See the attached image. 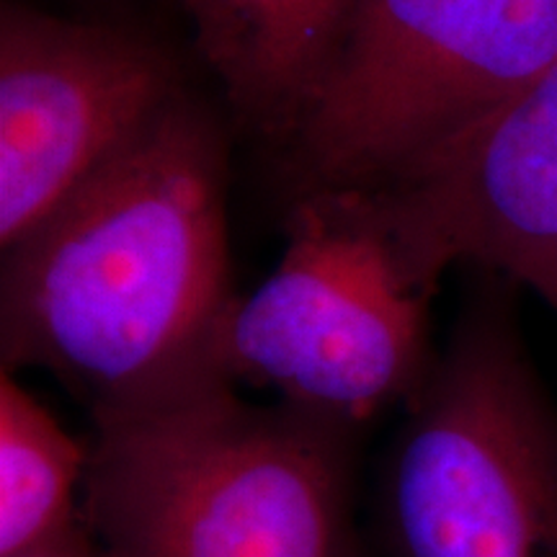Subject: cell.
Masks as SVG:
<instances>
[{
    "instance_id": "9",
    "label": "cell",
    "mask_w": 557,
    "mask_h": 557,
    "mask_svg": "<svg viewBox=\"0 0 557 557\" xmlns=\"http://www.w3.org/2000/svg\"><path fill=\"white\" fill-rule=\"evenodd\" d=\"M88 442L0 374V557H54L90 545L83 524Z\"/></svg>"
},
{
    "instance_id": "10",
    "label": "cell",
    "mask_w": 557,
    "mask_h": 557,
    "mask_svg": "<svg viewBox=\"0 0 557 557\" xmlns=\"http://www.w3.org/2000/svg\"><path fill=\"white\" fill-rule=\"evenodd\" d=\"M54 557H99V555H96V549H94V545H88V547H83V549H75V553H65V555H54Z\"/></svg>"
},
{
    "instance_id": "4",
    "label": "cell",
    "mask_w": 557,
    "mask_h": 557,
    "mask_svg": "<svg viewBox=\"0 0 557 557\" xmlns=\"http://www.w3.org/2000/svg\"><path fill=\"white\" fill-rule=\"evenodd\" d=\"M487 276L403 403L380 478L393 557H557V400Z\"/></svg>"
},
{
    "instance_id": "2",
    "label": "cell",
    "mask_w": 557,
    "mask_h": 557,
    "mask_svg": "<svg viewBox=\"0 0 557 557\" xmlns=\"http://www.w3.org/2000/svg\"><path fill=\"white\" fill-rule=\"evenodd\" d=\"M83 524L99 557H357L354 434L218 372L90 410Z\"/></svg>"
},
{
    "instance_id": "7",
    "label": "cell",
    "mask_w": 557,
    "mask_h": 557,
    "mask_svg": "<svg viewBox=\"0 0 557 557\" xmlns=\"http://www.w3.org/2000/svg\"><path fill=\"white\" fill-rule=\"evenodd\" d=\"M367 197L423 284L470 263L557 312V54L434 165Z\"/></svg>"
},
{
    "instance_id": "1",
    "label": "cell",
    "mask_w": 557,
    "mask_h": 557,
    "mask_svg": "<svg viewBox=\"0 0 557 557\" xmlns=\"http://www.w3.org/2000/svg\"><path fill=\"white\" fill-rule=\"evenodd\" d=\"M227 148L184 94L3 250V369H45L90 410L214 372L230 282Z\"/></svg>"
},
{
    "instance_id": "6",
    "label": "cell",
    "mask_w": 557,
    "mask_h": 557,
    "mask_svg": "<svg viewBox=\"0 0 557 557\" xmlns=\"http://www.w3.org/2000/svg\"><path fill=\"white\" fill-rule=\"evenodd\" d=\"M189 94L163 47L120 26L0 9V250L32 233Z\"/></svg>"
},
{
    "instance_id": "8",
    "label": "cell",
    "mask_w": 557,
    "mask_h": 557,
    "mask_svg": "<svg viewBox=\"0 0 557 557\" xmlns=\"http://www.w3.org/2000/svg\"><path fill=\"white\" fill-rule=\"evenodd\" d=\"M243 127L278 145L323 73L351 0H178Z\"/></svg>"
},
{
    "instance_id": "3",
    "label": "cell",
    "mask_w": 557,
    "mask_h": 557,
    "mask_svg": "<svg viewBox=\"0 0 557 557\" xmlns=\"http://www.w3.org/2000/svg\"><path fill=\"white\" fill-rule=\"evenodd\" d=\"M557 54V0H351L278 145L289 201L416 178Z\"/></svg>"
},
{
    "instance_id": "5",
    "label": "cell",
    "mask_w": 557,
    "mask_h": 557,
    "mask_svg": "<svg viewBox=\"0 0 557 557\" xmlns=\"http://www.w3.org/2000/svg\"><path fill=\"white\" fill-rule=\"evenodd\" d=\"M284 230L274 271L222 318L212 369L357 431L403 406L434 364L436 289L408 269L361 191L292 199Z\"/></svg>"
}]
</instances>
